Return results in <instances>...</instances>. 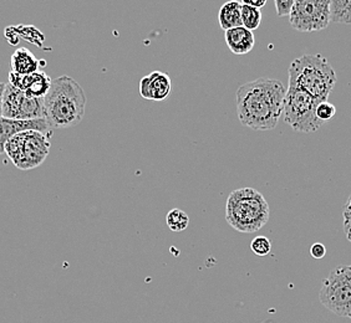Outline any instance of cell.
<instances>
[{
	"mask_svg": "<svg viewBox=\"0 0 351 323\" xmlns=\"http://www.w3.org/2000/svg\"><path fill=\"white\" fill-rule=\"evenodd\" d=\"M287 88L276 79L259 77L237 90L238 120L244 127L254 131H269L283 115Z\"/></svg>",
	"mask_w": 351,
	"mask_h": 323,
	"instance_id": "obj_1",
	"label": "cell"
},
{
	"mask_svg": "<svg viewBox=\"0 0 351 323\" xmlns=\"http://www.w3.org/2000/svg\"><path fill=\"white\" fill-rule=\"evenodd\" d=\"M12 71L15 74L30 75L39 71V60L25 47L15 50L12 55Z\"/></svg>",
	"mask_w": 351,
	"mask_h": 323,
	"instance_id": "obj_13",
	"label": "cell"
},
{
	"mask_svg": "<svg viewBox=\"0 0 351 323\" xmlns=\"http://www.w3.org/2000/svg\"><path fill=\"white\" fill-rule=\"evenodd\" d=\"M294 0H276L274 5L277 9L278 16H289L294 7Z\"/></svg>",
	"mask_w": 351,
	"mask_h": 323,
	"instance_id": "obj_22",
	"label": "cell"
},
{
	"mask_svg": "<svg viewBox=\"0 0 351 323\" xmlns=\"http://www.w3.org/2000/svg\"><path fill=\"white\" fill-rule=\"evenodd\" d=\"M335 82V70L322 55H303L289 66V83L304 90L319 102L328 100Z\"/></svg>",
	"mask_w": 351,
	"mask_h": 323,
	"instance_id": "obj_4",
	"label": "cell"
},
{
	"mask_svg": "<svg viewBox=\"0 0 351 323\" xmlns=\"http://www.w3.org/2000/svg\"><path fill=\"white\" fill-rule=\"evenodd\" d=\"M172 90V82L169 75L162 71H154L149 76L142 77L140 94L145 100L165 101Z\"/></svg>",
	"mask_w": 351,
	"mask_h": 323,
	"instance_id": "obj_11",
	"label": "cell"
},
{
	"mask_svg": "<svg viewBox=\"0 0 351 323\" xmlns=\"http://www.w3.org/2000/svg\"><path fill=\"white\" fill-rule=\"evenodd\" d=\"M335 115H337V107L330 102H320L315 109L317 120L324 125L326 122L331 121Z\"/></svg>",
	"mask_w": 351,
	"mask_h": 323,
	"instance_id": "obj_20",
	"label": "cell"
},
{
	"mask_svg": "<svg viewBox=\"0 0 351 323\" xmlns=\"http://www.w3.org/2000/svg\"><path fill=\"white\" fill-rule=\"evenodd\" d=\"M243 4L261 10L267 4V0H244Z\"/></svg>",
	"mask_w": 351,
	"mask_h": 323,
	"instance_id": "obj_25",
	"label": "cell"
},
{
	"mask_svg": "<svg viewBox=\"0 0 351 323\" xmlns=\"http://www.w3.org/2000/svg\"><path fill=\"white\" fill-rule=\"evenodd\" d=\"M25 94L13 85L7 83L3 94V117L9 120H16L21 102Z\"/></svg>",
	"mask_w": 351,
	"mask_h": 323,
	"instance_id": "obj_15",
	"label": "cell"
},
{
	"mask_svg": "<svg viewBox=\"0 0 351 323\" xmlns=\"http://www.w3.org/2000/svg\"><path fill=\"white\" fill-rule=\"evenodd\" d=\"M311 254L314 259H323L325 255H326V248H325V245L323 244H320V242H315L314 245H311Z\"/></svg>",
	"mask_w": 351,
	"mask_h": 323,
	"instance_id": "obj_24",
	"label": "cell"
},
{
	"mask_svg": "<svg viewBox=\"0 0 351 323\" xmlns=\"http://www.w3.org/2000/svg\"><path fill=\"white\" fill-rule=\"evenodd\" d=\"M27 131H38L45 135H53V128L50 127V125L47 123L45 118L21 121V120H9V118L1 117L0 118V155L4 153L5 144L10 138Z\"/></svg>",
	"mask_w": 351,
	"mask_h": 323,
	"instance_id": "obj_9",
	"label": "cell"
},
{
	"mask_svg": "<svg viewBox=\"0 0 351 323\" xmlns=\"http://www.w3.org/2000/svg\"><path fill=\"white\" fill-rule=\"evenodd\" d=\"M269 216V204L256 189H236L226 203V220L239 233L252 234L262 229Z\"/></svg>",
	"mask_w": 351,
	"mask_h": 323,
	"instance_id": "obj_3",
	"label": "cell"
},
{
	"mask_svg": "<svg viewBox=\"0 0 351 323\" xmlns=\"http://www.w3.org/2000/svg\"><path fill=\"white\" fill-rule=\"evenodd\" d=\"M319 103L320 102L305 92L304 90L289 83L284 99V121L297 132H317L324 125L315 116V109Z\"/></svg>",
	"mask_w": 351,
	"mask_h": 323,
	"instance_id": "obj_6",
	"label": "cell"
},
{
	"mask_svg": "<svg viewBox=\"0 0 351 323\" xmlns=\"http://www.w3.org/2000/svg\"><path fill=\"white\" fill-rule=\"evenodd\" d=\"M319 300L337 316L351 320V265L338 266L324 279Z\"/></svg>",
	"mask_w": 351,
	"mask_h": 323,
	"instance_id": "obj_7",
	"label": "cell"
},
{
	"mask_svg": "<svg viewBox=\"0 0 351 323\" xmlns=\"http://www.w3.org/2000/svg\"><path fill=\"white\" fill-rule=\"evenodd\" d=\"M50 137L38 131L21 132L7 142L4 153L21 170L36 168L45 162L50 152Z\"/></svg>",
	"mask_w": 351,
	"mask_h": 323,
	"instance_id": "obj_5",
	"label": "cell"
},
{
	"mask_svg": "<svg viewBox=\"0 0 351 323\" xmlns=\"http://www.w3.org/2000/svg\"><path fill=\"white\" fill-rule=\"evenodd\" d=\"M5 85H7V83H3V82H0V118L3 117V94H4Z\"/></svg>",
	"mask_w": 351,
	"mask_h": 323,
	"instance_id": "obj_26",
	"label": "cell"
},
{
	"mask_svg": "<svg viewBox=\"0 0 351 323\" xmlns=\"http://www.w3.org/2000/svg\"><path fill=\"white\" fill-rule=\"evenodd\" d=\"M219 25L224 31L242 27V3L241 1H228L223 4L218 14Z\"/></svg>",
	"mask_w": 351,
	"mask_h": 323,
	"instance_id": "obj_14",
	"label": "cell"
},
{
	"mask_svg": "<svg viewBox=\"0 0 351 323\" xmlns=\"http://www.w3.org/2000/svg\"><path fill=\"white\" fill-rule=\"evenodd\" d=\"M343 218H344L345 235L351 244V196L348 198V202L345 204Z\"/></svg>",
	"mask_w": 351,
	"mask_h": 323,
	"instance_id": "obj_23",
	"label": "cell"
},
{
	"mask_svg": "<svg viewBox=\"0 0 351 323\" xmlns=\"http://www.w3.org/2000/svg\"><path fill=\"white\" fill-rule=\"evenodd\" d=\"M166 224L169 229L175 233L183 231L189 227V214H186V211H183L181 209H172V210H169V214L166 216Z\"/></svg>",
	"mask_w": 351,
	"mask_h": 323,
	"instance_id": "obj_18",
	"label": "cell"
},
{
	"mask_svg": "<svg viewBox=\"0 0 351 323\" xmlns=\"http://www.w3.org/2000/svg\"><path fill=\"white\" fill-rule=\"evenodd\" d=\"M250 249L258 256H267L271 250V244L268 237L257 236L250 242Z\"/></svg>",
	"mask_w": 351,
	"mask_h": 323,
	"instance_id": "obj_21",
	"label": "cell"
},
{
	"mask_svg": "<svg viewBox=\"0 0 351 323\" xmlns=\"http://www.w3.org/2000/svg\"><path fill=\"white\" fill-rule=\"evenodd\" d=\"M45 120L53 128H70L82 121L86 111V96L80 83L70 76L51 82L44 97Z\"/></svg>",
	"mask_w": 351,
	"mask_h": 323,
	"instance_id": "obj_2",
	"label": "cell"
},
{
	"mask_svg": "<svg viewBox=\"0 0 351 323\" xmlns=\"http://www.w3.org/2000/svg\"><path fill=\"white\" fill-rule=\"evenodd\" d=\"M45 118V108H44V99H35L24 96L21 102L18 118L21 121H30V120H40Z\"/></svg>",
	"mask_w": 351,
	"mask_h": 323,
	"instance_id": "obj_16",
	"label": "cell"
},
{
	"mask_svg": "<svg viewBox=\"0 0 351 323\" xmlns=\"http://www.w3.org/2000/svg\"><path fill=\"white\" fill-rule=\"evenodd\" d=\"M330 21L351 24V0H330Z\"/></svg>",
	"mask_w": 351,
	"mask_h": 323,
	"instance_id": "obj_17",
	"label": "cell"
},
{
	"mask_svg": "<svg viewBox=\"0 0 351 323\" xmlns=\"http://www.w3.org/2000/svg\"><path fill=\"white\" fill-rule=\"evenodd\" d=\"M224 39L230 51L236 55L248 54L253 50L256 44L253 31L244 27H234L224 31Z\"/></svg>",
	"mask_w": 351,
	"mask_h": 323,
	"instance_id": "obj_12",
	"label": "cell"
},
{
	"mask_svg": "<svg viewBox=\"0 0 351 323\" xmlns=\"http://www.w3.org/2000/svg\"><path fill=\"white\" fill-rule=\"evenodd\" d=\"M51 77L44 71H36L34 74L19 75L13 71L9 73V83L19 88L27 97L44 99L51 86Z\"/></svg>",
	"mask_w": 351,
	"mask_h": 323,
	"instance_id": "obj_10",
	"label": "cell"
},
{
	"mask_svg": "<svg viewBox=\"0 0 351 323\" xmlns=\"http://www.w3.org/2000/svg\"><path fill=\"white\" fill-rule=\"evenodd\" d=\"M289 21L298 31L323 30L330 24V0H297Z\"/></svg>",
	"mask_w": 351,
	"mask_h": 323,
	"instance_id": "obj_8",
	"label": "cell"
},
{
	"mask_svg": "<svg viewBox=\"0 0 351 323\" xmlns=\"http://www.w3.org/2000/svg\"><path fill=\"white\" fill-rule=\"evenodd\" d=\"M262 23V12L256 8L248 7L242 3V27L250 31L256 30Z\"/></svg>",
	"mask_w": 351,
	"mask_h": 323,
	"instance_id": "obj_19",
	"label": "cell"
}]
</instances>
